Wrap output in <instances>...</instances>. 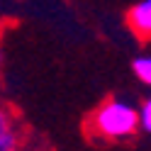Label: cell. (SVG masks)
Segmentation results:
<instances>
[{
    "mask_svg": "<svg viewBox=\"0 0 151 151\" xmlns=\"http://www.w3.org/2000/svg\"><path fill=\"white\" fill-rule=\"evenodd\" d=\"M86 127L93 139L98 137L107 141H119L134 137L137 129H141V115L134 105L110 98L90 112Z\"/></svg>",
    "mask_w": 151,
    "mask_h": 151,
    "instance_id": "obj_1",
    "label": "cell"
},
{
    "mask_svg": "<svg viewBox=\"0 0 151 151\" xmlns=\"http://www.w3.org/2000/svg\"><path fill=\"white\" fill-rule=\"evenodd\" d=\"M127 24L141 39H151V0H139L127 10Z\"/></svg>",
    "mask_w": 151,
    "mask_h": 151,
    "instance_id": "obj_2",
    "label": "cell"
},
{
    "mask_svg": "<svg viewBox=\"0 0 151 151\" xmlns=\"http://www.w3.org/2000/svg\"><path fill=\"white\" fill-rule=\"evenodd\" d=\"M20 139L17 117L7 107H0V151H20Z\"/></svg>",
    "mask_w": 151,
    "mask_h": 151,
    "instance_id": "obj_3",
    "label": "cell"
},
{
    "mask_svg": "<svg viewBox=\"0 0 151 151\" xmlns=\"http://www.w3.org/2000/svg\"><path fill=\"white\" fill-rule=\"evenodd\" d=\"M132 71H134V76L144 86H151V56H139V59H134L132 61Z\"/></svg>",
    "mask_w": 151,
    "mask_h": 151,
    "instance_id": "obj_4",
    "label": "cell"
},
{
    "mask_svg": "<svg viewBox=\"0 0 151 151\" xmlns=\"http://www.w3.org/2000/svg\"><path fill=\"white\" fill-rule=\"evenodd\" d=\"M139 115H141V129L151 134V98L144 100V105L139 107Z\"/></svg>",
    "mask_w": 151,
    "mask_h": 151,
    "instance_id": "obj_5",
    "label": "cell"
},
{
    "mask_svg": "<svg viewBox=\"0 0 151 151\" xmlns=\"http://www.w3.org/2000/svg\"><path fill=\"white\" fill-rule=\"evenodd\" d=\"M0 61H3V49H0Z\"/></svg>",
    "mask_w": 151,
    "mask_h": 151,
    "instance_id": "obj_6",
    "label": "cell"
}]
</instances>
